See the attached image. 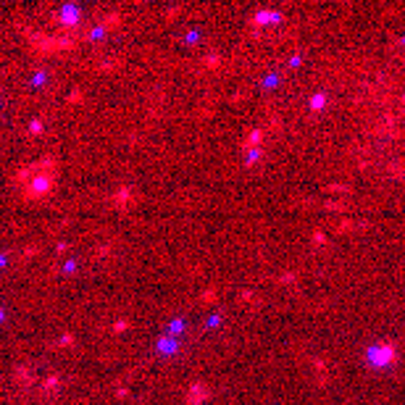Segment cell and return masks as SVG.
<instances>
[{
  "label": "cell",
  "instance_id": "cell-1",
  "mask_svg": "<svg viewBox=\"0 0 405 405\" xmlns=\"http://www.w3.org/2000/svg\"><path fill=\"white\" fill-rule=\"evenodd\" d=\"M395 361V347L392 345H374L366 350V363H371L374 369H384L387 363Z\"/></svg>",
  "mask_w": 405,
  "mask_h": 405
},
{
  "label": "cell",
  "instance_id": "cell-2",
  "mask_svg": "<svg viewBox=\"0 0 405 405\" xmlns=\"http://www.w3.org/2000/svg\"><path fill=\"white\" fill-rule=\"evenodd\" d=\"M321 103H324V93H318L316 97H313V103H311V105H313V108H318Z\"/></svg>",
  "mask_w": 405,
  "mask_h": 405
}]
</instances>
